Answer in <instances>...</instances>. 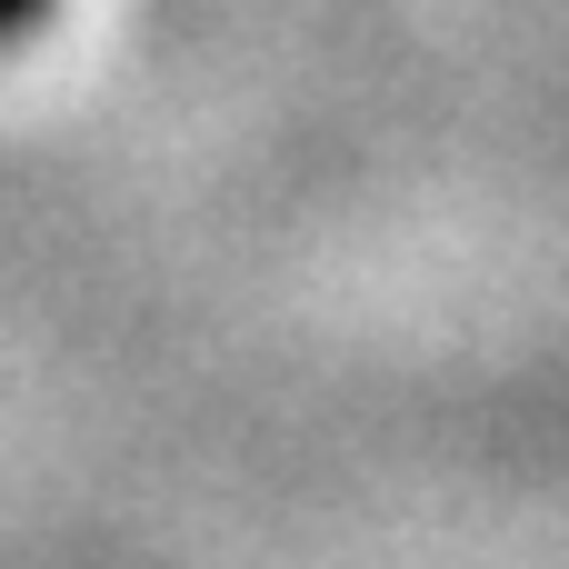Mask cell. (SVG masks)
<instances>
[{
  "instance_id": "6da1fadb",
  "label": "cell",
  "mask_w": 569,
  "mask_h": 569,
  "mask_svg": "<svg viewBox=\"0 0 569 569\" xmlns=\"http://www.w3.org/2000/svg\"><path fill=\"white\" fill-rule=\"evenodd\" d=\"M50 20V0H0V40H20V30H40Z\"/></svg>"
}]
</instances>
